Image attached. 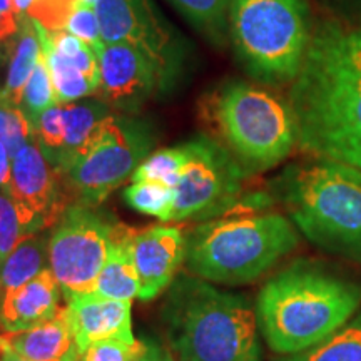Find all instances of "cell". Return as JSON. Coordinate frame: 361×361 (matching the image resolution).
Returning <instances> with one entry per match:
<instances>
[{
    "label": "cell",
    "instance_id": "obj_16",
    "mask_svg": "<svg viewBox=\"0 0 361 361\" xmlns=\"http://www.w3.org/2000/svg\"><path fill=\"white\" fill-rule=\"evenodd\" d=\"M61 286L51 268L16 290L2 293L0 329L19 333L52 322L61 313Z\"/></svg>",
    "mask_w": 361,
    "mask_h": 361
},
{
    "label": "cell",
    "instance_id": "obj_40",
    "mask_svg": "<svg viewBox=\"0 0 361 361\" xmlns=\"http://www.w3.org/2000/svg\"><path fill=\"white\" fill-rule=\"evenodd\" d=\"M0 99H2V90H0Z\"/></svg>",
    "mask_w": 361,
    "mask_h": 361
},
{
    "label": "cell",
    "instance_id": "obj_29",
    "mask_svg": "<svg viewBox=\"0 0 361 361\" xmlns=\"http://www.w3.org/2000/svg\"><path fill=\"white\" fill-rule=\"evenodd\" d=\"M27 236H32V233L27 228L19 207L0 191V264Z\"/></svg>",
    "mask_w": 361,
    "mask_h": 361
},
{
    "label": "cell",
    "instance_id": "obj_12",
    "mask_svg": "<svg viewBox=\"0 0 361 361\" xmlns=\"http://www.w3.org/2000/svg\"><path fill=\"white\" fill-rule=\"evenodd\" d=\"M8 197L19 207L32 234L56 226L71 206L66 201L61 174L45 159L35 135L12 157V188Z\"/></svg>",
    "mask_w": 361,
    "mask_h": 361
},
{
    "label": "cell",
    "instance_id": "obj_34",
    "mask_svg": "<svg viewBox=\"0 0 361 361\" xmlns=\"http://www.w3.org/2000/svg\"><path fill=\"white\" fill-rule=\"evenodd\" d=\"M12 188V156L7 147L0 142V191L11 194Z\"/></svg>",
    "mask_w": 361,
    "mask_h": 361
},
{
    "label": "cell",
    "instance_id": "obj_35",
    "mask_svg": "<svg viewBox=\"0 0 361 361\" xmlns=\"http://www.w3.org/2000/svg\"><path fill=\"white\" fill-rule=\"evenodd\" d=\"M137 361H176L171 351H168L162 346L156 345V343L149 341L147 350L144 351V355Z\"/></svg>",
    "mask_w": 361,
    "mask_h": 361
},
{
    "label": "cell",
    "instance_id": "obj_27",
    "mask_svg": "<svg viewBox=\"0 0 361 361\" xmlns=\"http://www.w3.org/2000/svg\"><path fill=\"white\" fill-rule=\"evenodd\" d=\"M59 104L56 89H54L51 72H49L47 66V57L42 51L39 57L37 66L30 75L29 82H27L24 94H22V102L20 107L29 117L30 121H34L40 112H44L49 107Z\"/></svg>",
    "mask_w": 361,
    "mask_h": 361
},
{
    "label": "cell",
    "instance_id": "obj_30",
    "mask_svg": "<svg viewBox=\"0 0 361 361\" xmlns=\"http://www.w3.org/2000/svg\"><path fill=\"white\" fill-rule=\"evenodd\" d=\"M80 0H32L24 13L47 30L57 32L66 30L74 8Z\"/></svg>",
    "mask_w": 361,
    "mask_h": 361
},
{
    "label": "cell",
    "instance_id": "obj_32",
    "mask_svg": "<svg viewBox=\"0 0 361 361\" xmlns=\"http://www.w3.org/2000/svg\"><path fill=\"white\" fill-rule=\"evenodd\" d=\"M66 30L82 40L84 44H87L97 56L102 52L104 45H106L101 34V24H99L96 7L92 4H78L74 12H72Z\"/></svg>",
    "mask_w": 361,
    "mask_h": 361
},
{
    "label": "cell",
    "instance_id": "obj_20",
    "mask_svg": "<svg viewBox=\"0 0 361 361\" xmlns=\"http://www.w3.org/2000/svg\"><path fill=\"white\" fill-rule=\"evenodd\" d=\"M49 268V238L32 234L13 247L11 255L0 264V286L2 293L20 288Z\"/></svg>",
    "mask_w": 361,
    "mask_h": 361
},
{
    "label": "cell",
    "instance_id": "obj_5",
    "mask_svg": "<svg viewBox=\"0 0 361 361\" xmlns=\"http://www.w3.org/2000/svg\"><path fill=\"white\" fill-rule=\"evenodd\" d=\"M298 245L296 228L283 214L213 219L186 238V264L197 278L238 286L256 281Z\"/></svg>",
    "mask_w": 361,
    "mask_h": 361
},
{
    "label": "cell",
    "instance_id": "obj_39",
    "mask_svg": "<svg viewBox=\"0 0 361 361\" xmlns=\"http://www.w3.org/2000/svg\"><path fill=\"white\" fill-rule=\"evenodd\" d=\"M0 300H2V286H0Z\"/></svg>",
    "mask_w": 361,
    "mask_h": 361
},
{
    "label": "cell",
    "instance_id": "obj_37",
    "mask_svg": "<svg viewBox=\"0 0 361 361\" xmlns=\"http://www.w3.org/2000/svg\"><path fill=\"white\" fill-rule=\"evenodd\" d=\"M30 4H32V0H16V6L19 8V12H25Z\"/></svg>",
    "mask_w": 361,
    "mask_h": 361
},
{
    "label": "cell",
    "instance_id": "obj_28",
    "mask_svg": "<svg viewBox=\"0 0 361 361\" xmlns=\"http://www.w3.org/2000/svg\"><path fill=\"white\" fill-rule=\"evenodd\" d=\"M34 139L32 123L20 106L0 99V142L12 157Z\"/></svg>",
    "mask_w": 361,
    "mask_h": 361
},
{
    "label": "cell",
    "instance_id": "obj_41",
    "mask_svg": "<svg viewBox=\"0 0 361 361\" xmlns=\"http://www.w3.org/2000/svg\"><path fill=\"white\" fill-rule=\"evenodd\" d=\"M79 361H80V360H79Z\"/></svg>",
    "mask_w": 361,
    "mask_h": 361
},
{
    "label": "cell",
    "instance_id": "obj_10",
    "mask_svg": "<svg viewBox=\"0 0 361 361\" xmlns=\"http://www.w3.org/2000/svg\"><path fill=\"white\" fill-rule=\"evenodd\" d=\"M183 149L186 164L171 221L209 219L233 209L241 196L245 169L231 151L206 135L191 139Z\"/></svg>",
    "mask_w": 361,
    "mask_h": 361
},
{
    "label": "cell",
    "instance_id": "obj_24",
    "mask_svg": "<svg viewBox=\"0 0 361 361\" xmlns=\"http://www.w3.org/2000/svg\"><path fill=\"white\" fill-rule=\"evenodd\" d=\"M279 361H361V313L313 348Z\"/></svg>",
    "mask_w": 361,
    "mask_h": 361
},
{
    "label": "cell",
    "instance_id": "obj_38",
    "mask_svg": "<svg viewBox=\"0 0 361 361\" xmlns=\"http://www.w3.org/2000/svg\"><path fill=\"white\" fill-rule=\"evenodd\" d=\"M80 2H85V4H92V6H94V4H96V0H80Z\"/></svg>",
    "mask_w": 361,
    "mask_h": 361
},
{
    "label": "cell",
    "instance_id": "obj_14",
    "mask_svg": "<svg viewBox=\"0 0 361 361\" xmlns=\"http://www.w3.org/2000/svg\"><path fill=\"white\" fill-rule=\"evenodd\" d=\"M130 251L139 278V298L154 300L169 284L186 259V236L173 226H152L134 231Z\"/></svg>",
    "mask_w": 361,
    "mask_h": 361
},
{
    "label": "cell",
    "instance_id": "obj_36",
    "mask_svg": "<svg viewBox=\"0 0 361 361\" xmlns=\"http://www.w3.org/2000/svg\"><path fill=\"white\" fill-rule=\"evenodd\" d=\"M0 361H30L20 356L17 351H13L8 343L4 340L2 335H0Z\"/></svg>",
    "mask_w": 361,
    "mask_h": 361
},
{
    "label": "cell",
    "instance_id": "obj_17",
    "mask_svg": "<svg viewBox=\"0 0 361 361\" xmlns=\"http://www.w3.org/2000/svg\"><path fill=\"white\" fill-rule=\"evenodd\" d=\"M13 351L30 361H79L80 353L64 308L52 322L19 333H4Z\"/></svg>",
    "mask_w": 361,
    "mask_h": 361
},
{
    "label": "cell",
    "instance_id": "obj_8",
    "mask_svg": "<svg viewBox=\"0 0 361 361\" xmlns=\"http://www.w3.org/2000/svg\"><path fill=\"white\" fill-rule=\"evenodd\" d=\"M152 133L141 121L107 116L61 174L75 202L99 206L147 157Z\"/></svg>",
    "mask_w": 361,
    "mask_h": 361
},
{
    "label": "cell",
    "instance_id": "obj_21",
    "mask_svg": "<svg viewBox=\"0 0 361 361\" xmlns=\"http://www.w3.org/2000/svg\"><path fill=\"white\" fill-rule=\"evenodd\" d=\"M66 121V147L62 162L59 166L57 173L62 174L74 156L82 149L87 142L90 134L97 128V124L102 119H106L109 114V106L104 101H90L80 104H62Z\"/></svg>",
    "mask_w": 361,
    "mask_h": 361
},
{
    "label": "cell",
    "instance_id": "obj_1",
    "mask_svg": "<svg viewBox=\"0 0 361 361\" xmlns=\"http://www.w3.org/2000/svg\"><path fill=\"white\" fill-rule=\"evenodd\" d=\"M288 102L298 146L361 169V29L336 20L316 25Z\"/></svg>",
    "mask_w": 361,
    "mask_h": 361
},
{
    "label": "cell",
    "instance_id": "obj_9",
    "mask_svg": "<svg viewBox=\"0 0 361 361\" xmlns=\"http://www.w3.org/2000/svg\"><path fill=\"white\" fill-rule=\"evenodd\" d=\"M121 226L96 206L72 202L64 211L49 236V268L66 300L94 291Z\"/></svg>",
    "mask_w": 361,
    "mask_h": 361
},
{
    "label": "cell",
    "instance_id": "obj_25",
    "mask_svg": "<svg viewBox=\"0 0 361 361\" xmlns=\"http://www.w3.org/2000/svg\"><path fill=\"white\" fill-rule=\"evenodd\" d=\"M124 200L137 213L154 216L161 221H171L176 202V189L151 180H139L126 188Z\"/></svg>",
    "mask_w": 361,
    "mask_h": 361
},
{
    "label": "cell",
    "instance_id": "obj_33",
    "mask_svg": "<svg viewBox=\"0 0 361 361\" xmlns=\"http://www.w3.org/2000/svg\"><path fill=\"white\" fill-rule=\"evenodd\" d=\"M20 16L16 0H0V45H11L19 32Z\"/></svg>",
    "mask_w": 361,
    "mask_h": 361
},
{
    "label": "cell",
    "instance_id": "obj_4",
    "mask_svg": "<svg viewBox=\"0 0 361 361\" xmlns=\"http://www.w3.org/2000/svg\"><path fill=\"white\" fill-rule=\"evenodd\" d=\"M274 191L314 246L361 264V169L328 159L295 164Z\"/></svg>",
    "mask_w": 361,
    "mask_h": 361
},
{
    "label": "cell",
    "instance_id": "obj_31",
    "mask_svg": "<svg viewBox=\"0 0 361 361\" xmlns=\"http://www.w3.org/2000/svg\"><path fill=\"white\" fill-rule=\"evenodd\" d=\"M149 341L146 340H102L92 343L80 355V361H137L147 350Z\"/></svg>",
    "mask_w": 361,
    "mask_h": 361
},
{
    "label": "cell",
    "instance_id": "obj_23",
    "mask_svg": "<svg viewBox=\"0 0 361 361\" xmlns=\"http://www.w3.org/2000/svg\"><path fill=\"white\" fill-rule=\"evenodd\" d=\"M189 24L211 42L223 45L229 37V0H169Z\"/></svg>",
    "mask_w": 361,
    "mask_h": 361
},
{
    "label": "cell",
    "instance_id": "obj_6",
    "mask_svg": "<svg viewBox=\"0 0 361 361\" xmlns=\"http://www.w3.org/2000/svg\"><path fill=\"white\" fill-rule=\"evenodd\" d=\"M229 39L251 78L291 84L311 39L306 0H229Z\"/></svg>",
    "mask_w": 361,
    "mask_h": 361
},
{
    "label": "cell",
    "instance_id": "obj_26",
    "mask_svg": "<svg viewBox=\"0 0 361 361\" xmlns=\"http://www.w3.org/2000/svg\"><path fill=\"white\" fill-rule=\"evenodd\" d=\"M184 164H186V152H184L183 146L161 149L154 154L147 156L135 168L130 178H133V183L151 180V183H159L162 186L176 189L179 184L180 174H183Z\"/></svg>",
    "mask_w": 361,
    "mask_h": 361
},
{
    "label": "cell",
    "instance_id": "obj_11",
    "mask_svg": "<svg viewBox=\"0 0 361 361\" xmlns=\"http://www.w3.org/2000/svg\"><path fill=\"white\" fill-rule=\"evenodd\" d=\"M94 7L104 42L130 44L151 57L166 90L178 82L186 62V49L152 0H96Z\"/></svg>",
    "mask_w": 361,
    "mask_h": 361
},
{
    "label": "cell",
    "instance_id": "obj_19",
    "mask_svg": "<svg viewBox=\"0 0 361 361\" xmlns=\"http://www.w3.org/2000/svg\"><path fill=\"white\" fill-rule=\"evenodd\" d=\"M8 49H11V62H8L7 82L2 90V99L20 106L25 85L42 54L37 24L24 12L20 16L19 32L13 37Z\"/></svg>",
    "mask_w": 361,
    "mask_h": 361
},
{
    "label": "cell",
    "instance_id": "obj_7",
    "mask_svg": "<svg viewBox=\"0 0 361 361\" xmlns=\"http://www.w3.org/2000/svg\"><path fill=\"white\" fill-rule=\"evenodd\" d=\"M214 123L245 171L278 166L298 146V126L290 102L250 82H229L213 106Z\"/></svg>",
    "mask_w": 361,
    "mask_h": 361
},
{
    "label": "cell",
    "instance_id": "obj_15",
    "mask_svg": "<svg viewBox=\"0 0 361 361\" xmlns=\"http://www.w3.org/2000/svg\"><path fill=\"white\" fill-rule=\"evenodd\" d=\"M64 311L80 355L92 343L102 340H135L133 335V301L111 300L96 293H85L67 300Z\"/></svg>",
    "mask_w": 361,
    "mask_h": 361
},
{
    "label": "cell",
    "instance_id": "obj_18",
    "mask_svg": "<svg viewBox=\"0 0 361 361\" xmlns=\"http://www.w3.org/2000/svg\"><path fill=\"white\" fill-rule=\"evenodd\" d=\"M133 233L128 226H121L92 293L111 300L124 301H133L135 296H139V278L130 251Z\"/></svg>",
    "mask_w": 361,
    "mask_h": 361
},
{
    "label": "cell",
    "instance_id": "obj_13",
    "mask_svg": "<svg viewBox=\"0 0 361 361\" xmlns=\"http://www.w3.org/2000/svg\"><path fill=\"white\" fill-rule=\"evenodd\" d=\"M97 57L101 66V101L109 107L135 112L156 92H166L157 66L134 45L106 44Z\"/></svg>",
    "mask_w": 361,
    "mask_h": 361
},
{
    "label": "cell",
    "instance_id": "obj_22",
    "mask_svg": "<svg viewBox=\"0 0 361 361\" xmlns=\"http://www.w3.org/2000/svg\"><path fill=\"white\" fill-rule=\"evenodd\" d=\"M37 24V22H35ZM40 45H42V51L47 57V66L49 72H51L54 89H56L57 101L59 104H67L72 101H78L80 97L90 96V94H96L99 90V85L92 82L87 75H84L75 64L69 59L59 54L56 49L45 39L44 29L37 24Z\"/></svg>",
    "mask_w": 361,
    "mask_h": 361
},
{
    "label": "cell",
    "instance_id": "obj_2",
    "mask_svg": "<svg viewBox=\"0 0 361 361\" xmlns=\"http://www.w3.org/2000/svg\"><path fill=\"white\" fill-rule=\"evenodd\" d=\"M361 306V283L313 261H296L261 288L256 316L274 353L296 355L345 326Z\"/></svg>",
    "mask_w": 361,
    "mask_h": 361
},
{
    "label": "cell",
    "instance_id": "obj_3",
    "mask_svg": "<svg viewBox=\"0 0 361 361\" xmlns=\"http://www.w3.org/2000/svg\"><path fill=\"white\" fill-rule=\"evenodd\" d=\"M162 316L176 361H261L258 316L246 298L184 276Z\"/></svg>",
    "mask_w": 361,
    "mask_h": 361
}]
</instances>
